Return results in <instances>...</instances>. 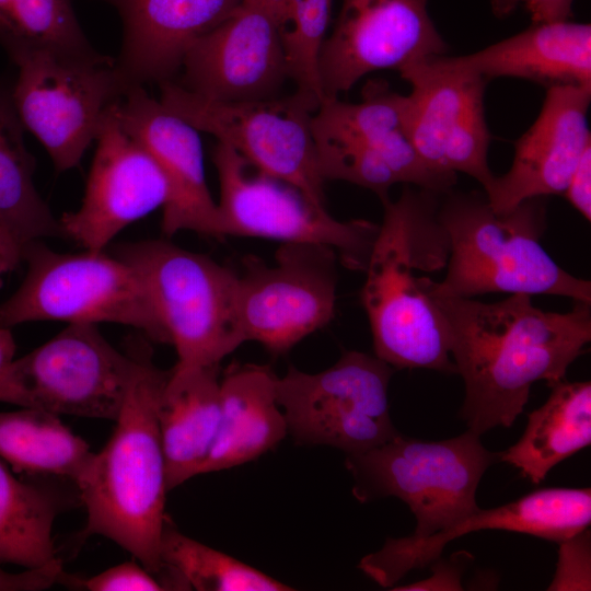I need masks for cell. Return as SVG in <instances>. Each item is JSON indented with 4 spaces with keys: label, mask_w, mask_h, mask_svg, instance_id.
I'll return each mask as SVG.
<instances>
[{
    "label": "cell",
    "mask_w": 591,
    "mask_h": 591,
    "mask_svg": "<svg viewBox=\"0 0 591 591\" xmlns=\"http://www.w3.org/2000/svg\"><path fill=\"white\" fill-rule=\"evenodd\" d=\"M220 364L170 376L157 415L165 459L167 491L200 475L221 417Z\"/></svg>",
    "instance_id": "obj_25"
},
{
    "label": "cell",
    "mask_w": 591,
    "mask_h": 591,
    "mask_svg": "<svg viewBox=\"0 0 591 591\" xmlns=\"http://www.w3.org/2000/svg\"><path fill=\"white\" fill-rule=\"evenodd\" d=\"M427 4L428 0H343L318 53L324 101L338 99L373 71L399 72L422 59L445 55L448 46Z\"/></svg>",
    "instance_id": "obj_15"
},
{
    "label": "cell",
    "mask_w": 591,
    "mask_h": 591,
    "mask_svg": "<svg viewBox=\"0 0 591 591\" xmlns=\"http://www.w3.org/2000/svg\"><path fill=\"white\" fill-rule=\"evenodd\" d=\"M123 21V45L115 62L126 89L170 81L200 36L228 18L242 0H102Z\"/></svg>",
    "instance_id": "obj_21"
},
{
    "label": "cell",
    "mask_w": 591,
    "mask_h": 591,
    "mask_svg": "<svg viewBox=\"0 0 591 591\" xmlns=\"http://www.w3.org/2000/svg\"><path fill=\"white\" fill-rule=\"evenodd\" d=\"M427 293L447 324L451 358L464 382L460 418L479 436L511 427L532 385L566 380L591 340V302L575 301L559 313L536 308L522 293L496 302Z\"/></svg>",
    "instance_id": "obj_1"
},
{
    "label": "cell",
    "mask_w": 591,
    "mask_h": 591,
    "mask_svg": "<svg viewBox=\"0 0 591 591\" xmlns=\"http://www.w3.org/2000/svg\"><path fill=\"white\" fill-rule=\"evenodd\" d=\"M486 80L519 78L546 86L591 88V25L569 20L529 28L466 56Z\"/></svg>",
    "instance_id": "obj_23"
},
{
    "label": "cell",
    "mask_w": 591,
    "mask_h": 591,
    "mask_svg": "<svg viewBox=\"0 0 591 591\" xmlns=\"http://www.w3.org/2000/svg\"><path fill=\"white\" fill-rule=\"evenodd\" d=\"M457 559L459 554L453 555L454 559L442 560L440 557L432 565V576L422 581H417L407 586L393 588V590H462L461 577L465 568L466 556Z\"/></svg>",
    "instance_id": "obj_37"
},
{
    "label": "cell",
    "mask_w": 591,
    "mask_h": 591,
    "mask_svg": "<svg viewBox=\"0 0 591 591\" xmlns=\"http://www.w3.org/2000/svg\"><path fill=\"white\" fill-rule=\"evenodd\" d=\"M24 246L0 229V286L5 274L23 262Z\"/></svg>",
    "instance_id": "obj_39"
},
{
    "label": "cell",
    "mask_w": 591,
    "mask_h": 591,
    "mask_svg": "<svg viewBox=\"0 0 591 591\" xmlns=\"http://www.w3.org/2000/svg\"><path fill=\"white\" fill-rule=\"evenodd\" d=\"M569 204L588 221L591 219V146H589L564 192Z\"/></svg>",
    "instance_id": "obj_38"
},
{
    "label": "cell",
    "mask_w": 591,
    "mask_h": 591,
    "mask_svg": "<svg viewBox=\"0 0 591 591\" xmlns=\"http://www.w3.org/2000/svg\"><path fill=\"white\" fill-rule=\"evenodd\" d=\"M337 253L313 243H282L274 262L244 259L236 310L245 341L281 355L334 317Z\"/></svg>",
    "instance_id": "obj_14"
},
{
    "label": "cell",
    "mask_w": 591,
    "mask_h": 591,
    "mask_svg": "<svg viewBox=\"0 0 591 591\" xmlns=\"http://www.w3.org/2000/svg\"><path fill=\"white\" fill-rule=\"evenodd\" d=\"M93 456L56 414L28 407L0 413V457L19 473L67 477L77 486Z\"/></svg>",
    "instance_id": "obj_28"
},
{
    "label": "cell",
    "mask_w": 591,
    "mask_h": 591,
    "mask_svg": "<svg viewBox=\"0 0 591 591\" xmlns=\"http://www.w3.org/2000/svg\"><path fill=\"white\" fill-rule=\"evenodd\" d=\"M142 276L177 361L173 374L219 366L245 343L236 310L237 273L165 240L115 246Z\"/></svg>",
    "instance_id": "obj_6"
},
{
    "label": "cell",
    "mask_w": 591,
    "mask_h": 591,
    "mask_svg": "<svg viewBox=\"0 0 591 591\" xmlns=\"http://www.w3.org/2000/svg\"><path fill=\"white\" fill-rule=\"evenodd\" d=\"M164 584L199 591H288V584L181 533L166 517L160 538Z\"/></svg>",
    "instance_id": "obj_29"
},
{
    "label": "cell",
    "mask_w": 591,
    "mask_h": 591,
    "mask_svg": "<svg viewBox=\"0 0 591 591\" xmlns=\"http://www.w3.org/2000/svg\"><path fill=\"white\" fill-rule=\"evenodd\" d=\"M440 194L406 184L382 199L383 220L363 271L360 298L374 355L394 369L456 373L447 324L418 270L445 267L448 244L436 212Z\"/></svg>",
    "instance_id": "obj_2"
},
{
    "label": "cell",
    "mask_w": 591,
    "mask_h": 591,
    "mask_svg": "<svg viewBox=\"0 0 591 591\" xmlns=\"http://www.w3.org/2000/svg\"><path fill=\"white\" fill-rule=\"evenodd\" d=\"M161 103L198 131L215 136L257 169L282 179L320 208L324 183L311 120L314 107L296 92L286 97L223 102L197 95L173 80L159 84Z\"/></svg>",
    "instance_id": "obj_9"
},
{
    "label": "cell",
    "mask_w": 591,
    "mask_h": 591,
    "mask_svg": "<svg viewBox=\"0 0 591 591\" xmlns=\"http://www.w3.org/2000/svg\"><path fill=\"white\" fill-rule=\"evenodd\" d=\"M169 376L170 370L158 368L150 351L138 352L114 432L77 485L88 512L83 534L112 540L162 583L160 538L167 489L157 408Z\"/></svg>",
    "instance_id": "obj_3"
},
{
    "label": "cell",
    "mask_w": 591,
    "mask_h": 591,
    "mask_svg": "<svg viewBox=\"0 0 591 591\" xmlns=\"http://www.w3.org/2000/svg\"><path fill=\"white\" fill-rule=\"evenodd\" d=\"M551 387L546 402L528 415L520 439L499 452V462L520 470L533 484L591 443L590 381L564 380Z\"/></svg>",
    "instance_id": "obj_26"
},
{
    "label": "cell",
    "mask_w": 591,
    "mask_h": 591,
    "mask_svg": "<svg viewBox=\"0 0 591 591\" xmlns=\"http://www.w3.org/2000/svg\"><path fill=\"white\" fill-rule=\"evenodd\" d=\"M66 573L57 558L50 564L21 572H9L0 567V591H39L62 583Z\"/></svg>",
    "instance_id": "obj_35"
},
{
    "label": "cell",
    "mask_w": 591,
    "mask_h": 591,
    "mask_svg": "<svg viewBox=\"0 0 591 591\" xmlns=\"http://www.w3.org/2000/svg\"><path fill=\"white\" fill-rule=\"evenodd\" d=\"M277 379L266 364L232 362L225 369L220 376L219 430L200 474L253 461L288 436Z\"/></svg>",
    "instance_id": "obj_24"
},
{
    "label": "cell",
    "mask_w": 591,
    "mask_h": 591,
    "mask_svg": "<svg viewBox=\"0 0 591 591\" xmlns=\"http://www.w3.org/2000/svg\"><path fill=\"white\" fill-rule=\"evenodd\" d=\"M393 372L375 355L356 350L317 373L290 367L276 383L288 434L300 444L333 447L346 455L390 440L399 433L389 409Z\"/></svg>",
    "instance_id": "obj_8"
},
{
    "label": "cell",
    "mask_w": 591,
    "mask_h": 591,
    "mask_svg": "<svg viewBox=\"0 0 591 591\" xmlns=\"http://www.w3.org/2000/svg\"><path fill=\"white\" fill-rule=\"evenodd\" d=\"M558 544L557 570L547 590H590V531Z\"/></svg>",
    "instance_id": "obj_33"
},
{
    "label": "cell",
    "mask_w": 591,
    "mask_h": 591,
    "mask_svg": "<svg viewBox=\"0 0 591 591\" xmlns=\"http://www.w3.org/2000/svg\"><path fill=\"white\" fill-rule=\"evenodd\" d=\"M15 348L10 328L0 326V376L14 360Z\"/></svg>",
    "instance_id": "obj_40"
},
{
    "label": "cell",
    "mask_w": 591,
    "mask_h": 591,
    "mask_svg": "<svg viewBox=\"0 0 591 591\" xmlns=\"http://www.w3.org/2000/svg\"><path fill=\"white\" fill-rule=\"evenodd\" d=\"M590 522V488H540L496 508H478L455 525L425 537H389L379 551L363 556L358 568L390 588L409 571L429 566L447 544L471 532L505 530L558 544L588 529Z\"/></svg>",
    "instance_id": "obj_18"
},
{
    "label": "cell",
    "mask_w": 591,
    "mask_h": 591,
    "mask_svg": "<svg viewBox=\"0 0 591 591\" xmlns=\"http://www.w3.org/2000/svg\"><path fill=\"white\" fill-rule=\"evenodd\" d=\"M0 45L15 65L38 51L102 56L85 37L71 0H0Z\"/></svg>",
    "instance_id": "obj_30"
},
{
    "label": "cell",
    "mask_w": 591,
    "mask_h": 591,
    "mask_svg": "<svg viewBox=\"0 0 591 591\" xmlns=\"http://www.w3.org/2000/svg\"><path fill=\"white\" fill-rule=\"evenodd\" d=\"M406 95L379 81L363 88L359 103L325 100L312 115L314 142L375 150L387 160L399 183L447 193L456 178L434 173L419 158L406 130Z\"/></svg>",
    "instance_id": "obj_22"
},
{
    "label": "cell",
    "mask_w": 591,
    "mask_h": 591,
    "mask_svg": "<svg viewBox=\"0 0 591 591\" xmlns=\"http://www.w3.org/2000/svg\"><path fill=\"white\" fill-rule=\"evenodd\" d=\"M212 161L220 183L218 205L223 236L332 247L343 265L364 270L379 224L339 221L293 185L257 169L228 144L217 142Z\"/></svg>",
    "instance_id": "obj_11"
},
{
    "label": "cell",
    "mask_w": 591,
    "mask_h": 591,
    "mask_svg": "<svg viewBox=\"0 0 591 591\" xmlns=\"http://www.w3.org/2000/svg\"><path fill=\"white\" fill-rule=\"evenodd\" d=\"M77 586L89 591L166 590L154 575L135 561H126L88 579L79 580Z\"/></svg>",
    "instance_id": "obj_34"
},
{
    "label": "cell",
    "mask_w": 591,
    "mask_h": 591,
    "mask_svg": "<svg viewBox=\"0 0 591 591\" xmlns=\"http://www.w3.org/2000/svg\"><path fill=\"white\" fill-rule=\"evenodd\" d=\"M56 513L45 489L18 479L0 462V563L36 569L57 559L51 537Z\"/></svg>",
    "instance_id": "obj_31"
},
{
    "label": "cell",
    "mask_w": 591,
    "mask_h": 591,
    "mask_svg": "<svg viewBox=\"0 0 591 591\" xmlns=\"http://www.w3.org/2000/svg\"><path fill=\"white\" fill-rule=\"evenodd\" d=\"M115 102L95 139L81 206L59 219L62 236L89 251H104L126 227L163 208L170 195L160 166L121 127Z\"/></svg>",
    "instance_id": "obj_17"
},
{
    "label": "cell",
    "mask_w": 591,
    "mask_h": 591,
    "mask_svg": "<svg viewBox=\"0 0 591 591\" xmlns=\"http://www.w3.org/2000/svg\"><path fill=\"white\" fill-rule=\"evenodd\" d=\"M24 129L12 84L0 80V229L25 247L62 233L34 185L35 161L25 147Z\"/></svg>",
    "instance_id": "obj_27"
},
{
    "label": "cell",
    "mask_w": 591,
    "mask_h": 591,
    "mask_svg": "<svg viewBox=\"0 0 591 591\" xmlns=\"http://www.w3.org/2000/svg\"><path fill=\"white\" fill-rule=\"evenodd\" d=\"M436 218L448 244L447 274L424 289L445 297L474 298L502 292L548 294L591 302V283L560 267L541 245L543 197L495 211L485 195L443 193Z\"/></svg>",
    "instance_id": "obj_4"
},
{
    "label": "cell",
    "mask_w": 591,
    "mask_h": 591,
    "mask_svg": "<svg viewBox=\"0 0 591 591\" xmlns=\"http://www.w3.org/2000/svg\"><path fill=\"white\" fill-rule=\"evenodd\" d=\"M178 83L223 102L278 96L289 79L286 51L270 0H242L186 50Z\"/></svg>",
    "instance_id": "obj_16"
},
{
    "label": "cell",
    "mask_w": 591,
    "mask_h": 591,
    "mask_svg": "<svg viewBox=\"0 0 591 591\" xmlns=\"http://www.w3.org/2000/svg\"><path fill=\"white\" fill-rule=\"evenodd\" d=\"M591 88L547 89L541 112L515 141L512 164L495 176L485 196L498 212L524 200L564 194L584 150L591 146Z\"/></svg>",
    "instance_id": "obj_20"
},
{
    "label": "cell",
    "mask_w": 591,
    "mask_h": 591,
    "mask_svg": "<svg viewBox=\"0 0 591 591\" xmlns=\"http://www.w3.org/2000/svg\"><path fill=\"white\" fill-rule=\"evenodd\" d=\"M125 131L142 146L163 172L170 189L162 231L222 237L218 205L206 183L198 130L152 99L142 85L129 86L115 102Z\"/></svg>",
    "instance_id": "obj_19"
},
{
    "label": "cell",
    "mask_w": 591,
    "mask_h": 591,
    "mask_svg": "<svg viewBox=\"0 0 591 591\" xmlns=\"http://www.w3.org/2000/svg\"><path fill=\"white\" fill-rule=\"evenodd\" d=\"M399 73L412 89L406 95V130L419 158L440 175H470L486 192L495 178L487 160V80L459 57L445 55L422 59Z\"/></svg>",
    "instance_id": "obj_13"
},
{
    "label": "cell",
    "mask_w": 591,
    "mask_h": 591,
    "mask_svg": "<svg viewBox=\"0 0 591 591\" xmlns=\"http://www.w3.org/2000/svg\"><path fill=\"white\" fill-rule=\"evenodd\" d=\"M138 364L96 324L70 323L14 359L0 376V402L56 415L116 420Z\"/></svg>",
    "instance_id": "obj_10"
},
{
    "label": "cell",
    "mask_w": 591,
    "mask_h": 591,
    "mask_svg": "<svg viewBox=\"0 0 591 591\" xmlns=\"http://www.w3.org/2000/svg\"><path fill=\"white\" fill-rule=\"evenodd\" d=\"M491 8L498 16L511 13L523 7L533 23H545L569 20L573 0H490Z\"/></svg>",
    "instance_id": "obj_36"
},
{
    "label": "cell",
    "mask_w": 591,
    "mask_h": 591,
    "mask_svg": "<svg viewBox=\"0 0 591 591\" xmlns=\"http://www.w3.org/2000/svg\"><path fill=\"white\" fill-rule=\"evenodd\" d=\"M333 0H270L282 38L289 79L315 111L324 97L317 59L329 25Z\"/></svg>",
    "instance_id": "obj_32"
},
{
    "label": "cell",
    "mask_w": 591,
    "mask_h": 591,
    "mask_svg": "<svg viewBox=\"0 0 591 591\" xmlns=\"http://www.w3.org/2000/svg\"><path fill=\"white\" fill-rule=\"evenodd\" d=\"M479 434L464 433L440 441H422L401 432L357 454L346 455L345 465L361 502L395 497L416 518L414 537L447 530L479 507L477 487L499 453L490 452Z\"/></svg>",
    "instance_id": "obj_7"
},
{
    "label": "cell",
    "mask_w": 591,
    "mask_h": 591,
    "mask_svg": "<svg viewBox=\"0 0 591 591\" xmlns=\"http://www.w3.org/2000/svg\"><path fill=\"white\" fill-rule=\"evenodd\" d=\"M115 62L104 55L86 59L38 51L16 63L15 108L58 172L80 164L107 109L127 90Z\"/></svg>",
    "instance_id": "obj_12"
},
{
    "label": "cell",
    "mask_w": 591,
    "mask_h": 591,
    "mask_svg": "<svg viewBox=\"0 0 591 591\" xmlns=\"http://www.w3.org/2000/svg\"><path fill=\"white\" fill-rule=\"evenodd\" d=\"M27 265L18 290L0 304V326L27 322L116 323L167 343L140 273L105 251L61 253L43 240L28 243Z\"/></svg>",
    "instance_id": "obj_5"
}]
</instances>
